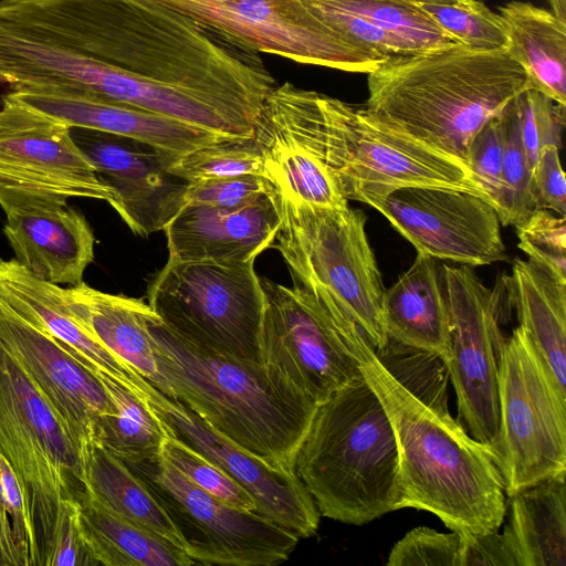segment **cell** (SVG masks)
Listing matches in <instances>:
<instances>
[{
	"mask_svg": "<svg viewBox=\"0 0 566 566\" xmlns=\"http://www.w3.org/2000/svg\"><path fill=\"white\" fill-rule=\"evenodd\" d=\"M521 138L532 172L541 150L554 145L562 148V134L566 123V106L541 92L527 88L514 98Z\"/></svg>",
	"mask_w": 566,
	"mask_h": 566,
	"instance_id": "40",
	"label": "cell"
},
{
	"mask_svg": "<svg viewBox=\"0 0 566 566\" xmlns=\"http://www.w3.org/2000/svg\"><path fill=\"white\" fill-rule=\"evenodd\" d=\"M533 180L538 208L566 216V181L558 147L551 145L541 150Z\"/></svg>",
	"mask_w": 566,
	"mask_h": 566,
	"instance_id": "46",
	"label": "cell"
},
{
	"mask_svg": "<svg viewBox=\"0 0 566 566\" xmlns=\"http://www.w3.org/2000/svg\"><path fill=\"white\" fill-rule=\"evenodd\" d=\"M167 169L186 182L240 175L266 177L253 137L223 138L198 147L167 163Z\"/></svg>",
	"mask_w": 566,
	"mask_h": 566,
	"instance_id": "35",
	"label": "cell"
},
{
	"mask_svg": "<svg viewBox=\"0 0 566 566\" xmlns=\"http://www.w3.org/2000/svg\"><path fill=\"white\" fill-rule=\"evenodd\" d=\"M158 1L233 44L256 53L367 74L387 60L346 41L303 0Z\"/></svg>",
	"mask_w": 566,
	"mask_h": 566,
	"instance_id": "13",
	"label": "cell"
},
{
	"mask_svg": "<svg viewBox=\"0 0 566 566\" xmlns=\"http://www.w3.org/2000/svg\"><path fill=\"white\" fill-rule=\"evenodd\" d=\"M11 93L72 128L132 138L168 160L226 138L185 120L90 92L42 87Z\"/></svg>",
	"mask_w": 566,
	"mask_h": 566,
	"instance_id": "23",
	"label": "cell"
},
{
	"mask_svg": "<svg viewBox=\"0 0 566 566\" xmlns=\"http://www.w3.org/2000/svg\"><path fill=\"white\" fill-rule=\"evenodd\" d=\"M462 535L426 526L409 531L391 548L388 566H461Z\"/></svg>",
	"mask_w": 566,
	"mask_h": 566,
	"instance_id": "43",
	"label": "cell"
},
{
	"mask_svg": "<svg viewBox=\"0 0 566 566\" xmlns=\"http://www.w3.org/2000/svg\"><path fill=\"white\" fill-rule=\"evenodd\" d=\"M381 314L389 339L448 361L449 311L436 259L417 253L410 268L385 290Z\"/></svg>",
	"mask_w": 566,
	"mask_h": 566,
	"instance_id": "26",
	"label": "cell"
},
{
	"mask_svg": "<svg viewBox=\"0 0 566 566\" xmlns=\"http://www.w3.org/2000/svg\"><path fill=\"white\" fill-rule=\"evenodd\" d=\"M33 566L32 533L20 484L0 454V566Z\"/></svg>",
	"mask_w": 566,
	"mask_h": 566,
	"instance_id": "39",
	"label": "cell"
},
{
	"mask_svg": "<svg viewBox=\"0 0 566 566\" xmlns=\"http://www.w3.org/2000/svg\"><path fill=\"white\" fill-rule=\"evenodd\" d=\"M160 454L205 492L235 507L256 511L253 497L239 483L172 432L164 439Z\"/></svg>",
	"mask_w": 566,
	"mask_h": 566,
	"instance_id": "38",
	"label": "cell"
},
{
	"mask_svg": "<svg viewBox=\"0 0 566 566\" xmlns=\"http://www.w3.org/2000/svg\"><path fill=\"white\" fill-rule=\"evenodd\" d=\"M90 371L99 380L113 406V412L94 422L93 442L132 468L156 462L170 429L137 390L101 370Z\"/></svg>",
	"mask_w": 566,
	"mask_h": 566,
	"instance_id": "33",
	"label": "cell"
},
{
	"mask_svg": "<svg viewBox=\"0 0 566 566\" xmlns=\"http://www.w3.org/2000/svg\"><path fill=\"white\" fill-rule=\"evenodd\" d=\"M506 51L524 70L528 88L566 106V23L549 10L513 0L499 8Z\"/></svg>",
	"mask_w": 566,
	"mask_h": 566,
	"instance_id": "29",
	"label": "cell"
},
{
	"mask_svg": "<svg viewBox=\"0 0 566 566\" xmlns=\"http://www.w3.org/2000/svg\"><path fill=\"white\" fill-rule=\"evenodd\" d=\"M462 535L461 566H518L506 532Z\"/></svg>",
	"mask_w": 566,
	"mask_h": 566,
	"instance_id": "47",
	"label": "cell"
},
{
	"mask_svg": "<svg viewBox=\"0 0 566 566\" xmlns=\"http://www.w3.org/2000/svg\"><path fill=\"white\" fill-rule=\"evenodd\" d=\"M76 503L80 531L96 565H196L185 551L116 514L86 486Z\"/></svg>",
	"mask_w": 566,
	"mask_h": 566,
	"instance_id": "30",
	"label": "cell"
},
{
	"mask_svg": "<svg viewBox=\"0 0 566 566\" xmlns=\"http://www.w3.org/2000/svg\"><path fill=\"white\" fill-rule=\"evenodd\" d=\"M551 12L562 22L566 23V0H547Z\"/></svg>",
	"mask_w": 566,
	"mask_h": 566,
	"instance_id": "49",
	"label": "cell"
},
{
	"mask_svg": "<svg viewBox=\"0 0 566 566\" xmlns=\"http://www.w3.org/2000/svg\"><path fill=\"white\" fill-rule=\"evenodd\" d=\"M0 342L56 413L83 459L93 443L94 422L113 412L99 380L53 336L1 302Z\"/></svg>",
	"mask_w": 566,
	"mask_h": 566,
	"instance_id": "21",
	"label": "cell"
},
{
	"mask_svg": "<svg viewBox=\"0 0 566 566\" xmlns=\"http://www.w3.org/2000/svg\"><path fill=\"white\" fill-rule=\"evenodd\" d=\"M50 566H97L80 531L77 504L67 514L60 528Z\"/></svg>",
	"mask_w": 566,
	"mask_h": 566,
	"instance_id": "48",
	"label": "cell"
},
{
	"mask_svg": "<svg viewBox=\"0 0 566 566\" xmlns=\"http://www.w3.org/2000/svg\"><path fill=\"white\" fill-rule=\"evenodd\" d=\"M502 281L525 329L559 391L566 396V283L533 262L515 258Z\"/></svg>",
	"mask_w": 566,
	"mask_h": 566,
	"instance_id": "27",
	"label": "cell"
},
{
	"mask_svg": "<svg viewBox=\"0 0 566 566\" xmlns=\"http://www.w3.org/2000/svg\"><path fill=\"white\" fill-rule=\"evenodd\" d=\"M365 107L386 125L467 165L474 135L528 88L506 49L453 43L392 56L368 73Z\"/></svg>",
	"mask_w": 566,
	"mask_h": 566,
	"instance_id": "3",
	"label": "cell"
},
{
	"mask_svg": "<svg viewBox=\"0 0 566 566\" xmlns=\"http://www.w3.org/2000/svg\"><path fill=\"white\" fill-rule=\"evenodd\" d=\"M137 392L177 438L206 455L239 483L253 497L260 514L300 538L316 533L321 514L294 470L277 468L249 452L145 378Z\"/></svg>",
	"mask_w": 566,
	"mask_h": 566,
	"instance_id": "19",
	"label": "cell"
},
{
	"mask_svg": "<svg viewBox=\"0 0 566 566\" xmlns=\"http://www.w3.org/2000/svg\"><path fill=\"white\" fill-rule=\"evenodd\" d=\"M3 234L15 260L57 285L83 282L94 260L95 237L86 218L66 203L34 205L6 212Z\"/></svg>",
	"mask_w": 566,
	"mask_h": 566,
	"instance_id": "25",
	"label": "cell"
},
{
	"mask_svg": "<svg viewBox=\"0 0 566 566\" xmlns=\"http://www.w3.org/2000/svg\"><path fill=\"white\" fill-rule=\"evenodd\" d=\"M303 2L329 28L360 49L382 59L416 54L406 42L357 14L313 0Z\"/></svg>",
	"mask_w": 566,
	"mask_h": 566,
	"instance_id": "44",
	"label": "cell"
},
{
	"mask_svg": "<svg viewBox=\"0 0 566 566\" xmlns=\"http://www.w3.org/2000/svg\"><path fill=\"white\" fill-rule=\"evenodd\" d=\"M281 222L275 190L232 208L185 205L163 231L170 260L239 264L271 247Z\"/></svg>",
	"mask_w": 566,
	"mask_h": 566,
	"instance_id": "22",
	"label": "cell"
},
{
	"mask_svg": "<svg viewBox=\"0 0 566 566\" xmlns=\"http://www.w3.org/2000/svg\"><path fill=\"white\" fill-rule=\"evenodd\" d=\"M497 396L495 457L505 495L566 474V396L520 325L500 348Z\"/></svg>",
	"mask_w": 566,
	"mask_h": 566,
	"instance_id": "9",
	"label": "cell"
},
{
	"mask_svg": "<svg viewBox=\"0 0 566 566\" xmlns=\"http://www.w3.org/2000/svg\"><path fill=\"white\" fill-rule=\"evenodd\" d=\"M0 28L196 96L251 136L276 85L259 53L158 0H0Z\"/></svg>",
	"mask_w": 566,
	"mask_h": 566,
	"instance_id": "1",
	"label": "cell"
},
{
	"mask_svg": "<svg viewBox=\"0 0 566 566\" xmlns=\"http://www.w3.org/2000/svg\"><path fill=\"white\" fill-rule=\"evenodd\" d=\"M282 222L274 245L293 284L323 307L342 313L375 349L386 346L385 286L361 210L294 203L280 197Z\"/></svg>",
	"mask_w": 566,
	"mask_h": 566,
	"instance_id": "7",
	"label": "cell"
},
{
	"mask_svg": "<svg viewBox=\"0 0 566 566\" xmlns=\"http://www.w3.org/2000/svg\"><path fill=\"white\" fill-rule=\"evenodd\" d=\"M411 3H454L460 0H403Z\"/></svg>",
	"mask_w": 566,
	"mask_h": 566,
	"instance_id": "50",
	"label": "cell"
},
{
	"mask_svg": "<svg viewBox=\"0 0 566 566\" xmlns=\"http://www.w3.org/2000/svg\"><path fill=\"white\" fill-rule=\"evenodd\" d=\"M271 191H275V188L266 177L249 174L188 182L185 201L186 205L232 208Z\"/></svg>",
	"mask_w": 566,
	"mask_h": 566,
	"instance_id": "45",
	"label": "cell"
},
{
	"mask_svg": "<svg viewBox=\"0 0 566 566\" xmlns=\"http://www.w3.org/2000/svg\"><path fill=\"white\" fill-rule=\"evenodd\" d=\"M349 200L378 210L417 252L461 265L507 260L500 219L485 199L436 186H365Z\"/></svg>",
	"mask_w": 566,
	"mask_h": 566,
	"instance_id": "17",
	"label": "cell"
},
{
	"mask_svg": "<svg viewBox=\"0 0 566 566\" xmlns=\"http://www.w3.org/2000/svg\"><path fill=\"white\" fill-rule=\"evenodd\" d=\"M72 135L111 189L112 208L134 234L164 230L186 205L188 182L170 174L168 159L150 146L83 128H72Z\"/></svg>",
	"mask_w": 566,
	"mask_h": 566,
	"instance_id": "20",
	"label": "cell"
},
{
	"mask_svg": "<svg viewBox=\"0 0 566 566\" xmlns=\"http://www.w3.org/2000/svg\"><path fill=\"white\" fill-rule=\"evenodd\" d=\"M357 14L406 42L416 54L454 42L416 4L403 0H313Z\"/></svg>",
	"mask_w": 566,
	"mask_h": 566,
	"instance_id": "34",
	"label": "cell"
},
{
	"mask_svg": "<svg viewBox=\"0 0 566 566\" xmlns=\"http://www.w3.org/2000/svg\"><path fill=\"white\" fill-rule=\"evenodd\" d=\"M71 198L114 200L72 127L8 93L0 107V207L6 213Z\"/></svg>",
	"mask_w": 566,
	"mask_h": 566,
	"instance_id": "11",
	"label": "cell"
},
{
	"mask_svg": "<svg viewBox=\"0 0 566 566\" xmlns=\"http://www.w3.org/2000/svg\"><path fill=\"white\" fill-rule=\"evenodd\" d=\"M67 287L76 317L86 331L161 391L164 382L145 323L148 304L142 298L98 291L84 282Z\"/></svg>",
	"mask_w": 566,
	"mask_h": 566,
	"instance_id": "28",
	"label": "cell"
},
{
	"mask_svg": "<svg viewBox=\"0 0 566 566\" xmlns=\"http://www.w3.org/2000/svg\"><path fill=\"white\" fill-rule=\"evenodd\" d=\"M331 317L391 422L401 509L430 512L459 533L497 531L507 509L504 481L493 450L451 416L443 359L389 338L375 349L349 318Z\"/></svg>",
	"mask_w": 566,
	"mask_h": 566,
	"instance_id": "2",
	"label": "cell"
},
{
	"mask_svg": "<svg viewBox=\"0 0 566 566\" xmlns=\"http://www.w3.org/2000/svg\"><path fill=\"white\" fill-rule=\"evenodd\" d=\"M504 126L499 115L489 119L474 135L467 153V166L497 216L504 198Z\"/></svg>",
	"mask_w": 566,
	"mask_h": 566,
	"instance_id": "42",
	"label": "cell"
},
{
	"mask_svg": "<svg viewBox=\"0 0 566 566\" xmlns=\"http://www.w3.org/2000/svg\"><path fill=\"white\" fill-rule=\"evenodd\" d=\"M6 76L19 90L52 87L90 92L185 120L226 138L250 137L232 119L196 96L29 36L20 35L11 42Z\"/></svg>",
	"mask_w": 566,
	"mask_h": 566,
	"instance_id": "16",
	"label": "cell"
},
{
	"mask_svg": "<svg viewBox=\"0 0 566 566\" xmlns=\"http://www.w3.org/2000/svg\"><path fill=\"white\" fill-rule=\"evenodd\" d=\"M0 454L22 492L33 566H50L60 528L85 489L82 455L0 342Z\"/></svg>",
	"mask_w": 566,
	"mask_h": 566,
	"instance_id": "6",
	"label": "cell"
},
{
	"mask_svg": "<svg viewBox=\"0 0 566 566\" xmlns=\"http://www.w3.org/2000/svg\"><path fill=\"white\" fill-rule=\"evenodd\" d=\"M143 475L180 533L196 565L273 566L289 559L300 537L256 511L205 492L161 454Z\"/></svg>",
	"mask_w": 566,
	"mask_h": 566,
	"instance_id": "14",
	"label": "cell"
},
{
	"mask_svg": "<svg viewBox=\"0 0 566 566\" xmlns=\"http://www.w3.org/2000/svg\"><path fill=\"white\" fill-rule=\"evenodd\" d=\"M321 103L327 166L347 200L365 186H436L465 190L489 201L464 163L386 125L365 106L322 93Z\"/></svg>",
	"mask_w": 566,
	"mask_h": 566,
	"instance_id": "10",
	"label": "cell"
},
{
	"mask_svg": "<svg viewBox=\"0 0 566 566\" xmlns=\"http://www.w3.org/2000/svg\"><path fill=\"white\" fill-rule=\"evenodd\" d=\"M505 136L503 182L504 198L499 213L501 224L517 226L538 209L533 172L521 138L514 98L500 114Z\"/></svg>",
	"mask_w": 566,
	"mask_h": 566,
	"instance_id": "37",
	"label": "cell"
},
{
	"mask_svg": "<svg viewBox=\"0 0 566 566\" xmlns=\"http://www.w3.org/2000/svg\"><path fill=\"white\" fill-rule=\"evenodd\" d=\"M294 471L325 517L363 525L401 509L395 432L361 371L317 407Z\"/></svg>",
	"mask_w": 566,
	"mask_h": 566,
	"instance_id": "5",
	"label": "cell"
},
{
	"mask_svg": "<svg viewBox=\"0 0 566 566\" xmlns=\"http://www.w3.org/2000/svg\"><path fill=\"white\" fill-rule=\"evenodd\" d=\"M161 392L254 455L294 470L317 405L252 364L193 343L145 313Z\"/></svg>",
	"mask_w": 566,
	"mask_h": 566,
	"instance_id": "4",
	"label": "cell"
},
{
	"mask_svg": "<svg viewBox=\"0 0 566 566\" xmlns=\"http://www.w3.org/2000/svg\"><path fill=\"white\" fill-rule=\"evenodd\" d=\"M450 356L446 363L459 420L495 453L499 432L497 361L505 339L500 324L510 303L502 277L489 287L469 265L443 264Z\"/></svg>",
	"mask_w": 566,
	"mask_h": 566,
	"instance_id": "12",
	"label": "cell"
},
{
	"mask_svg": "<svg viewBox=\"0 0 566 566\" xmlns=\"http://www.w3.org/2000/svg\"><path fill=\"white\" fill-rule=\"evenodd\" d=\"M147 300L160 319L185 338L260 364L265 293L254 261L226 264L168 259L149 281Z\"/></svg>",
	"mask_w": 566,
	"mask_h": 566,
	"instance_id": "8",
	"label": "cell"
},
{
	"mask_svg": "<svg viewBox=\"0 0 566 566\" xmlns=\"http://www.w3.org/2000/svg\"><path fill=\"white\" fill-rule=\"evenodd\" d=\"M416 4L454 43L474 50L506 48L507 39L499 13L481 0Z\"/></svg>",
	"mask_w": 566,
	"mask_h": 566,
	"instance_id": "36",
	"label": "cell"
},
{
	"mask_svg": "<svg viewBox=\"0 0 566 566\" xmlns=\"http://www.w3.org/2000/svg\"><path fill=\"white\" fill-rule=\"evenodd\" d=\"M265 310L259 335L262 367L317 406L360 369L327 311L305 290L261 279Z\"/></svg>",
	"mask_w": 566,
	"mask_h": 566,
	"instance_id": "15",
	"label": "cell"
},
{
	"mask_svg": "<svg viewBox=\"0 0 566 566\" xmlns=\"http://www.w3.org/2000/svg\"><path fill=\"white\" fill-rule=\"evenodd\" d=\"M517 247L530 260L566 283V219L544 208L514 227Z\"/></svg>",
	"mask_w": 566,
	"mask_h": 566,
	"instance_id": "41",
	"label": "cell"
},
{
	"mask_svg": "<svg viewBox=\"0 0 566 566\" xmlns=\"http://www.w3.org/2000/svg\"><path fill=\"white\" fill-rule=\"evenodd\" d=\"M266 178L294 203L344 209L348 200L327 166V130L321 93L290 82L265 98L252 135Z\"/></svg>",
	"mask_w": 566,
	"mask_h": 566,
	"instance_id": "18",
	"label": "cell"
},
{
	"mask_svg": "<svg viewBox=\"0 0 566 566\" xmlns=\"http://www.w3.org/2000/svg\"><path fill=\"white\" fill-rule=\"evenodd\" d=\"M566 474L509 496L504 527L518 566L566 565Z\"/></svg>",
	"mask_w": 566,
	"mask_h": 566,
	"instance_id": "31",
	"label": "cell"
},
{
	"mask_svg": "<svg viewBox=\"0 0 566 566\" xmlns=\"http://www.w3.org/2000/svg\"><path fill=\"white\" fill-rule=\"evenodd\" d=\"M83 462L85 485L99 501L122 517L187 553L167 510L133 468L96 442L86 450Z\"/></svg>",
	"mask_w": 566,
	"mask_h": 566,
	"instance_id": "32",
	"label": "cell"
},
{
	"mask_svg": "<svg viewBox=\"0 0 566 566\" xmlns=\"http://www.w3.org/2000/svg\"><path fill=\"white\" fill-rule=\"evenodd\" d=\"M0 302L53 336L87 370H101L133 390L139 388L143 377L80 323L69 287L35 276L15 259L0 260Z\"/></svg>",
	"mask_w": 566,
	"mask_h": 566,
	"instance_id": "24",
	"label": "cell"
}]
</instances>
